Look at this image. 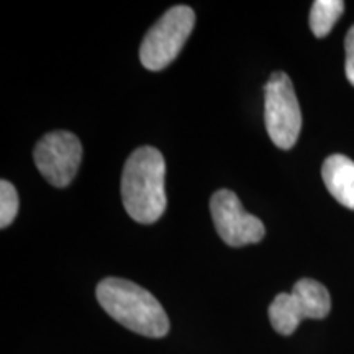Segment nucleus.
I'll list each match as a JSON object with an SVG mask.
<instances>
[{
  "label": "nucleus",
  "mask_w": 354,
  "mask_h": 354,
  "mask_svg": "<svg viewBox=\"0 0 354 354\" xmlns=\"http://www.w3.org/2000/svg\"><path fill=\"white\" fill-rule=\"evenodd\" d=\"M344 12L343 0H315L310 12V28L317 38H325Z\"/></svg>",
  "instance_id": "nucleus-9"
},
{
  "label": "nucleus",
  "mask_w": 354,
  "mask_h": 354,
  "mask_svg": "<svg viewBox=\"0 0 354 354\" xmlns=\"http://www.w3.org/2000/svg\"><path fill=\"white\" fill-rule=\"evenodd\" d=\"M35 165L41 176L55 187L73 183L82 159V145L69 131H53L44 135L35 146Z\"/></svg>",
  "instance_id": "nucleus-6"
},
{
  "label": "nucleus",
  "mask_w": 354,
  "mask_h": 354,
  "mask_svg": "<svg viewBox=\"0 0 354 354\" xmlns=\"http://www.w3.org/2000/svg\"><path fill=\"white\" fill-rule=\"evenodd\" d=\"M95 294L102 308L125 328L148 338H162L169 331V318L162 305L135 282L107 277L99 282Z\"/></svg>",
  "instance_id": "nucleus-2"
},
{
  "label": "nucleus",
  "mask_w": 354,
  "mask_h": 354,
  "mask_svg": "<svg viewBox=\"0 0 354 354\" xmlns=\"http://www.w3.org/2000/svg\"><path fill=\"white\" fill-rule=\"evenodd\" d=\"M344 50H346V64H344L346 79L351 86H354V25L349 28L346 38H344Z\"/></svg>",
  "instance_id": "nucleus-11"
},
{
  "label": "nucleus",
  "mask_w": 354,
  "mask_h": 354,
  "mask_svg": "<svg viewBox=\"0 0 354 354\" xmlns=\"http://www.w3.org/2000/svg\"><path fill=\"white\" fill-rule=\"evenodd\" d=\"M210 212L220 238L228 246H245L259 243L266 228L258 216L248 214L234 192L228 189L216 190L212 196Z\"/></svg>",
  "instance_id": "nucleus-7"
},
{
  "label": "nucleus",
  "mask_w": 354,
  "mask_h": 354,
  "mask_svg": "<svg viewBox=\"0 0 354 354\" xmlns=\"http://www.w3.org/2000/svg\"><path fill=\"white\" fill-rule=\"evenodd\" d=\"M19 196L8 180L0 183V227L7 228L19 214Z\"/></svg>",
  "instance_id": "nucleus-10"
},
{
  "label": "nucleus",
  "mask_w": 354,
  "mask_h": 354,
  "mask_svg": "<svg viewBox=\"0 0 354 354\" xmlns=\"http://www.w3.org/2000/svg\"><path fill=\"white\" fill-rule=\"evenodd\" d=\"M166 162L151 146L135 149L122 174V198L128 215L138 223H154L165 214Z\"/></svg>",
  "instance_id": "nucleus-1"
},
{
  "label": "nucleus",
  "mask_w": 354,
  "mask_h": 354,
  "mask_svg": "<svg viewBox=\"0 0 354 354\" xmlns=\"http://www.w3.org/2000/svg\"><path fill=\"white\" fill-rule=\"evenodd\" d=\"M266 130L272 143L281 149H290L297 143L302 113L290 77L282 71L274 73L264 86Z\"/></svg>",
  "instance_id": "nucleus-5"
},
{
  "label": "nucleus",
  "mask_w": 354,
  "mask_h": 354,
  "mask_svg": "<svg viewBox=\"0 0 354 354\" xmlns=\"http://www.w3.org/2000/svg\"><path fill=\"white\" fill-rule=\"evenodd\" d=\"M196 25V13L187 6L167 10L146 33L140 48L141 64L149 71H161L179 55Z\"/></svg>",
  "instance_id": "nucleus-4"
},
{
  "label": "nucleus",
  "mask_w": 354,
  "mask_h": 354,
  "mask_svg": "<svg viewBox=\"0 0 354 354\" xmlns=\"http://www.w3.org/2000/svg\"><path fill=\"white\" fill-rule=\"evenodd\" d=\"M322 177L331 196L354 210V161L344 154H331L323 162Z\"/></svg>",
  "instance_id": "nucleus-8"
},
{
  "label": "nucleus",
  "mask_w": 354,
  "mask_h": 354,
  "mask_svg": "<svg viewBox=\"0 0 354 354\" xmlns=\"http://www.w3.org/2000/svg\"><path fill=\"white\" fill-rule=\"evenodd\" d=\"M331 310L330 292L313 279H300L290 294H279L269 305L268 315L279 335L289 336L299 328L304 318L320 320Z\"/></svg>",
  "instance_id": "nucleus-3"
}]
</instances>
